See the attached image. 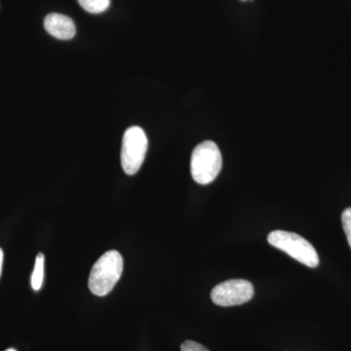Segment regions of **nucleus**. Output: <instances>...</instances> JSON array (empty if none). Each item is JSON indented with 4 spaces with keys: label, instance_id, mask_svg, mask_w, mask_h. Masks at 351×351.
Returning a JSON list of instances; mask_svg holds the SVG:
<instances>
[{
    "label": "nucleus",
    "instance_id": "obj_13",
    "mask_svg": "<svg viewBox=\"0 0 351 351\" xmlns=\"http://www.w3.org/2000/svg\"><path fill=\"white\" fill-rule=\"evenodd\" d=\"M242 1H246V0H242Z\"/></svg>",
    "mask_w": 351,
    "mask_h": 351
},
{
    "label": "nucleus",
    "instance_id": "obj_7",
    "mask_svg": "<svg viewBox=\"0 0 351 351\" xmlns=\"http://www.w3.org/2000/svg\"><path fill=\"white\" fill-rule=\"evenodd\" d=\"M44 263H45V257H44L43 254H38L31 279L32 287L34 291L40 290L41 286H43L44 279Z\"/></svg>",
    "mask_w": 351,
    "mask_h": 351
},
{
    "label": "nucleus",
    "instance_id": "obj_1",
    "mask_svg": "<svg viewBox=\"0 0 351 351\" xmlns=\"http://www.w3.org/2000/svg\"><path fill=\"white\" fill-rule=\"evenodd\" d=\"M123 272V258L119 252H106L90 272L88 287L91 293L104 297L112 292Z\"/></svg>",
    "mask_w": 351,
    "mask_h": 351
},
{
    "label": "nucleus",
    "instance_id": "obj_3",
    "mask_svg": "<svg viewBox=\"0 0 351 351\" xmlns=\"http://www.w3.org/2000/svg\"><path fill=\"white\" fill-rule=\"evenodd\" d=\"M267 241L271 246L285 252L290 257L306 267H316L319 265V257L315 248L297 233L274 230L269 233Z\"/></svg>",
    "mask_w": 351,
    "mask_h": 351
},
{
    "label": "nucleus",
    "instance_id": "obj_8",
    "mask_svg": "<svg viewBox=\"0 0 351 351\" xmlns=\"http://www.w3.org/2000/svg\"><path fill=\"white\" fill-rule=\"evenodd\" d=\"M80 6L89 13L105 12L110 7V0H78Z\"/></svg>",
    "mask_w": 351,
    "mask_h": 351
},
{
    "label": "nucleus",
    "instance_id": "obj_12",
    "mask_svg": "<svg viewBox=\"0 0 351 351\" xmlns=\"http://www.w3.org/2000/svg\"><path fill=\"white\" fill-rule=\"evenodd\" d=\"M5 351H17V350H14V348H9V350H7Z\"/></svg>",
    "mask_w": 351,
    "mask_h": 351
},
{
    "label": "nucleus",
    "instance_id": "obj_2",
    "mask_svg": "<svg viewBox=\"0 0 351 351\" xmlns=\"http://www.w3.org/2000/svg\"><path fill=\"white\" fill-rule=\"evenodd\" d=\"M223 165V158L218 145L212 141H205L193 149L191 171L193 180L199 184H209L215 181Z\"/></svg>",
    "mask_w": 351,
    "mask_h": 351
},
{
    "label": "nucleus",
    "instance_id": "obj_10",
    "mask_svg": "<svg viewBox=\"0 0 351 351\" xmlns=\"http://www.w3.org/2000/svg\"><path fill=\"white\" fill-rule=\"evenodd\" d=\"M182 351H210L208 348H205L204 346L200 345V343H196L193 341H186L182 343L181 346Z\"/></svg>",
    "mask_w": 351,
    "mask_h": 351
},
{
    "label": "nucleus",
    "instance_id": "obj_6",
    "mask_svg": "<svg viewBox=\"0 0 351 351\" xmlns=\"http://www.w3.org/2000/svg\"><path fill=\"white\" fill-rule=\"evenodd\" d=\"M44 27L51 36L62 40H69L76 34L73 21L62 14L51 13L44 19Z\"/></svg>",
    "mask_w": 351,
    "mask_h": 351
},
{
    "label": "nucleus",
    "instance_id": "obj_11",
    "mask_svg": "<svg viewBox=\"0 0 351 351\" xmlns=\"http://www.w3.org/2000/svg\"><path fill=\"white\" fill-rule=\"evenodd\" d=\"M2 265H3V251L0 248V276H1Z\"/></svg>",
    "mask_w": 351,
    "mask_h": 351
},
{
    "label": "nucleus",
    "instance_id": "obj_5",
    "mask_svg": "<svg viewBox=\"0 0 351 351\" xmlns=\"http://www.w3.org/2000/svg\"><path fill=\"white\" fill-rule=\"evenodd\" d=\"M254 295L253 284L244 279H232L215 286L211 299L219 306H240L251 301Z\"/></svg>",
    "mask_w": 351,
    "mask_h": 351
},
{
    "label": "nucleus",
    "instance_id": "obj_4",
    "mask_svg": "<svg viewBox=\"0 0 351 351\" xmlns=\"http://www.w3.org/2000/svg\"><path fill=\"white\" fill-rule=\"evenodd\" d=\"M147 135L141 127L133 126L124 133L121 147L122 169L127 175H135L144 163L147 152Z\"/></svg>",
    "mask_w": 351,
    "mask_h": 351
},
{
    "label": "nucleus",
    "instance_id": "obj_9",
    "mask_svg": "<svg viewBox=\"0 0 351 351\" xmlns=\"http://www.w3.org/2000/svg\"><path fill=\"white\" fill-rule=\"evenodd\" d=\"M341 223L351 249V208H348L341 214Z\"/></svg>",
    "mask_w": 351,
    "mask_h": 351
}]
</instances>
